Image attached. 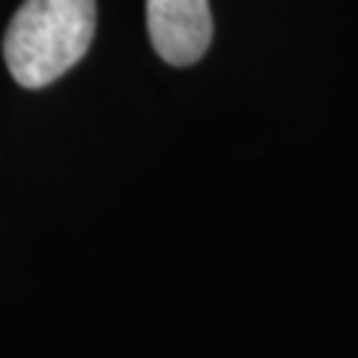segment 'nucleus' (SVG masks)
<instances>
[{"label": "nucleus", "instance_id": "obj_2", "mask_svg": "<svg viewBox=\"0 0 358 358\" xmlns=\"http://www.w3.org/2000/svg\"><path fill=\"white\" fill-rule=\"evenodd\" d=\"M147 30L164 63L192 66L212 42L209 0H147Z\"/></svg>", "mask_w": 358, "mask_h": 358}, {"label": "nucleus", "instance_id": "obj_1", "mask_svg": "<svg viewBox=\"0 0 358 358\" xmlns=\"http://www.w3.org/2000/svg\"><path fill=\"white\" fill-rule=\"evenodd\" d=\"M96 36V0H24L3 36V60L21 87L66 75Z\"/></svg>", "mask_w": 358, "mask_h": 358}]
</instances>
